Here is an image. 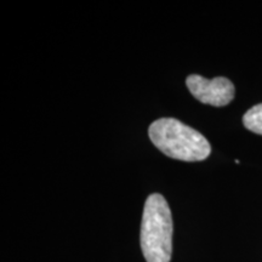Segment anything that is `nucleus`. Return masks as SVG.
I'll list each match as a JSON object with an SVG mask.
<instances>
[{"instance_id": "obj_1", "label": "nucleus", "mask_w": 262, "mask_h": 262, "mask_svg": "<svg viewBox=\"0 0 262 262\" xmlns=\"http://www.w3.org/2000/svg\"><path fill=\"white\" fill-rule=\"evenodd\" d=\"M148 135L160 152L182 162H202L211 153L210 143L205 136L173 118H162L153 122Z\"/></svg>"}, {"instance_id": "obj_2", "label": "nucleus", "mask_w": 262, "mask_h": 262, "mask_svg": "<svg viewBox=\"0 0 262 262\" xmlns=\"http://www.w3.org/2000/svg\"><path fill=\"white\" fill-rule=\"evenodd\" d=\"M172 216L168 202L159 193L145 203L141 224V249L147 262H170L172 254Z\"/></svg>"}, {"instance_id": "obj_3", "label": "nucleus", "mask_w": 262, "mask_h": 262, "mask_svg": "<svg viewBox=\"0 0 262 262\" xmlns=\"http://www.w3.org/2000/svg\"><path fill=\"white\" fill-rule=\"evenodd\" d=\"M187 88L199 102L215 107L227 106L234 98V85L227 78L217 77L205 79L198 74L189 75L186 80Z\"/></svg>"}, {"instance_id": "obj_4", "label": "nucleus", "mask_w": 262, "mask_h": 262, "mask_svg": "<svg viewBox=\"0 0 262 262\" xmlns=\"http://www.w3.org/2000/svg\"><path fill=\"white\" fill-rule=\"evenodd\" d=\"M243 123L248 130L262 135V103L251 107L244 114Z\"/></svg>"}]
</instances>
